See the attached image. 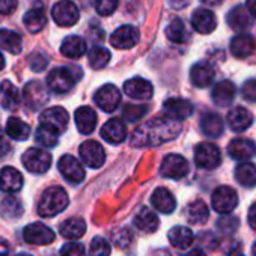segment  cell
Listing matches in <instances>:
<instances>
[{"instance_id": "cell-1", "label": "cell", "mask_w": 256, "mask_h": 256, "mask_svg": "<svg viewBox=\"0 0 256 256\" xmlns=\"http://www.w3.org/2000/svg\"><path fill=\"white\" fill-rule=\"evenodd\" d=\"M182 130V124L170 116H158L139 125L132 134V146H157L174 140Z\"/></svg>"}, {"instance_id": "cell-2", "label": "cell", "mask_w": 256, "mask_h": 256, "mask_svg": "<svg viewBox=\"0 0 256 256\" xmlns=\"http://www.w3.org/2000/svg\"><path fill=\"white\" fill-rule=\"evenodd\" d=\"M68 202L70 198L62 187H50L38 202V212L42 217H54L68 206Z\"/></svg>"}, {"instance_id": "cell-3", "label": "cell", "mask_w": 256, "mask_h": 256, "mask_svg": "<svg viewBox=\"0 0 256 256\" xmlns=\"http://www.w3.org/2000/svg\"><path fill=\"white\" fill-rule=\"evenodd\" d=\"M212 210L218 214H230L238 205V194L229 186H220L211 196Z\"/></svg>"}, {"instance_id": "cell-4", "label": "cell", "mask_w": 256, "mask_h": 256, "mask_svg": "<svg viewBox=\"0 0 256 256\" xmlns=\"http://www.w3.org/2000/svg\"><path fill=\"white\" fill-rule=\"evenodd\" d=\"M76 80L71 68H54L47 76V88L54 94H66L74 88Z\"/></svg>"}, {"instance_id": "cell-5", "label": "cell", "mask_w": 256, "mask_h": 256, "mask_svg": "<svg viewBox=\"0 0 256 256\" xmlns=\"http://www.w3.org/2000/svg\"><path fill=\"white\" fill-rule=\"evenodd\" d=\"M194 163L200 169L212 170L220 166L222 163V154L220 150L208 142H202L194 150Z\"/></svg>"}, {"instance_id": "cell-6", "label": "cell", "mask_w": 256, "mask_h": 256, "mask_svg": "<svg viewBox=\"0 0 256 256\" xmlns=\"http://www.w3.org/2000/svg\"><path fill=\"white\" fill-rule=\"evenodd\" d=\"M190 166L188 162L178 154H169L163 158L162 166H160V174L164 178L170 180H182L184 176L188 175Z\"/></svg>"}, {"instance_id": "cell-7", "label": "cell", "mask_w": 256, "mask_h": 256, "mask_svg": "<svg viewBox=\"0 0 256 256\" xmlns=\"http://www.w3.org/2000/svg\"><path fill=\"white\" fill-rule=\"evenodd\" d=\"M40 120H41V125L50 128V130H53L58 134H62L68 128L70 114L64 107H50L41 113Z\"/></svg>"}, {"instance_id": "cell-8", "label": "cell", "mask_w": 256, "mask_h": 256, "mask_svg": "<svg viewBox=\"0 0 256 256\" xmlns=\"http://www.w3.org/2000/svg\"><path fill=\"white\" fill-rule=\"evenodd\" d=\"M23 164L32 174H46L52 166V156L41 148H29L23 154Z\"/></svg>"}, {"instance_id": "cell-9", "label": "cell", "mask_w": 256, "mask_h": 256, "mask_svg": "<svg viewBox=\"0 0 256 256\" xmlns=\"http://www.w3.org/2000/svg\"><path fill=\"white\" fill-rule=\"evenodd\" d=\"M52 17L56 24L62 28H71L78 22L80 14L74 2H71V0H62V2H58L53 6Z\"/></svg>"}, {"instance_id": "cell-10", "label": "cell", "mask_w": 256, "mask_h": 256, "mask_svg": "<svg viewBox=\"0 0 256 256\" xmlns=\"http://www.w3.org/2000/svg\"><path fill=\"white\" fill-rule=\"evenodd\" d=\"M23 98L30 110H40L48 102V88L38 80H32L24 86Z\"/></svg>"}, {"instance_id": "cell-11", "label": "cell", "mask_w": 256, "mask_h": 256, "mask_svg": "<svg viewBox=\"0 0 256 256\" xmlns=\"http://www.w3.org/2000/svg\"><path fill=\"white\" fill-rule=\"evenodd\" d=\"M140 38L139 30L134 26H120L118 28L112 35H110V44L114 48L119 50H128V48H133L134 46H138Z\"/></svg>"}, {"instance_id": "cell-12", "label": "cell", "mask_w": 256, "mask_h": 256, "mask_svg": "<svg viewBox=\"0 0 256 256\" xmlns=\"http://www.w3.org/2000/svg\"><path fill=\"white\" fill-rule=\"evenodd\" d=\"M80 158L82 162L88 166V168H92V169H98L104 164L106 162V152H104V148L95 142V140H86L82 144L80 150Z\"/></svg>"}, {"instance_id": "cell-13", "label": "cell", "mask_w": 256, "mask_h": 256, "mask_svg": "<svg viewBox=\"0 0 256 256\" xmlns=\"http://www.w3.org/2000/svg\"><path fill=\"white\" fill-rule=\"evenodd\" d=\"M58 168H59V172L62 174V176L71 184H80L86 176V172H84V168L82 166V163L68 154L59 160Z\"/></svg>"}, {"instance_id": "cell-14", "label": "cell", "mask_w": 256, "mask_h": 256, "mask_svg": "<svg viewBox=\"0 0 256 256\" xmlns=\"http://www.w3.org/2000/svg\"><path fill=\"white\" fill-rule=\"evenodd\" d=\"M24 241L35 246H47L54 241V232L44 223H30L23 230Z\"/></svg>"}, {"instance_id": "cell-15", "label": "cell", "mask_w": 256, "mask_h": 256, "mask_svg": "<svg viewBox=\"0 0 256 256\" xmlns=\"http://www.w3.org/2000/svg\"><path fill=\"white\" fill-rule=\"evenodd\" d=\"M95 102L102 112L112 113L120 104V92L113 84H104L95 92Z\"/></svg>"}, {"instance_id": "cell-16", "label": "cell", "mask_w": 256, "mask_h": 256, "mask_svg": "<svg viewBox=\"0 0 256 256\" xmlns=\"http://www.w3.org/2000/svg\"><path fill=\"white\" fill-rule=\"evenodd\" d=\"M124 92L134 100H150L154 94V88H152L151 82L140 78V77H134V78H130L125 82Z\"/></svg>"}, {"instance_id": "cell-17", "label": "cell", "mask_w": 256, "mask_h": 256, "mask_svg": "<svg viewBox=\"0 0 256 256\" xmlns=\"http://www.w3.org/2000/svg\"><path fill=\"white\" fill-rule=\"evenodd\" d=\"M192 26L196 32H199L202 35H208L216 29L217 18L212 14V11L199 8V10H194V12L192 16Z\"/></svg>"}, {"instance_id": "cell-18", "label": "cell", "mask_w": 256, "mask_h": 256, "mask_svg": "<svg viewBox=\"0 0 256 256\" xmlns=\"http://www.w3.org/2000/svg\"><path fill=\"white\" fill-rule=\"evenodd\" d=\"M101 138L108 144H120L126 138V126L119 118H113L107 120L101 128Z\"/></svg>"}, {"instance_id": "cell-19", "label": "cell", "mask_w": 256, "mask_h": 256, "mask_svg": "<svg viewBox=\"0 0 256 256\" xmlns=\"http://www.w3.org/2000/svg\"><path fill=\"white\" fill-rule=\"evenodd\" d=\"M163 108L168 116L178 119V120L187 119L193 113V104L184 98H169L164 101Z\"/></svg>"}, {"instance_id": "cell-20", "label": "cell", "mask_w": 256, "mask_h": 256, "mask_svg": "<svg viewBox=\"0 0 256 256\" xmlns=\"http://www.w3.org/2000/svg\"><path fill=\"white\" fill-rule=\"evenodd\" d=\"M23 187V175L11 166H6L0 172V190L4 193H17Z\"/></svg>"}, {"instance_id": "cell-21", "label": "cell", "mask_w": 256, "mask_h": 256, "mask_svg": "<svg viewBox=\"0 0 256 256\" xmlns=\"http://www.w3.org/2000/svg\"><path fill=\"white\" fill-rule=\"evenodd\" d=\"M228 154L235 160H248L256 156V144L250 139L236 138L229 144Z\"/></svg>"}, {"instance_id": "cell-22", "label": "cell", "mask_w": 256, "mask_h": 256, "mask_svg": "<svg viewBox=\"0 0 256 256\" xmlns=\"http://www.w3.org/2000/svg\"><path fill=\"white\" fill-rule=\"evenodd\" d=\"M214 68L208 62H198L190 70V80L196 88H208L214 82Z\"/></svg>"}, {"instance_id": "cell-23", "label": "cell", "mask_w": 256, "mask_h": 256, "mask_svg": "<svg viewBox=\"0 0 256 256\" xmlns=\"http://www.w3.org/2000/svg\"><path fill=\"white\" fill-rule=\"evenodd\" d=\"M235 94H236L235 84L230 80H222V82H218L212 88L211 98H212V101H214L216 106H218V107H228L234 101Z\"/></svg>"}, {"instance_id": "cell-24", "label": "cell", "mask_w": 256, "mask_h": 256, "mask_svg": "<svg viewBox=\"0 0 256 256\" xmlns=\"http://www.w3.org/2000/svg\"><path fill=\"white\" fill-rule=\"evenodd\" d=\"M151 204L158 212H163V214H172L176 208L175 196L164 187L156 188V192L151 196Z\"/></svg>"}, {"instance_id": "cell-25", "label": "cell", "mask_w": 256, "mask_h": 256, "mask_svg": "<svg viewBox=\"0 0 256 256\" xmlns=\"http://www.w3.org/2000/svg\"><path fill=\"white\" fill-rule=\"evenodd\" d=\"M253 114L244 107H235L228 113V124L235 133H242L252 125Z\"/></svg>"}, {"instance_id": "cell-26", "label": "cell", "mask_w": 256, "mask_h": 256, "mask_svg": "<svg viewBox=\"0 0 256 256\" xmlns=\"http://www.w3.org/2000/svg\"><path fill=\"white\" fill-rule=\"evenodd\" d=\"M200 130L208 138H220L224 130V122L220 114L206 112L200 116Z\"/></svg>"}, {"instance_id": "cell-27", "label": "cell", "mask_w": 256, "mask_h": 256, "mask_svg": "<svg viewBox=\"0 0 256 256\" xmlns=\"http://www.w3.org/2000/svg\"><path fill=\"white\" fill-rule=\"evenodd\" d=\"M76 125L77 130L82 134H90L94 133L95 126H96V113L90 107H78L74 113Z\"/></svg>"}, {"instance_id": "cell-28", "label": "cell", "mask_w": 256, "mask_h": 256, "mask_svg": "<svg viewBox=\"0 0 256 256\" xmlns=\"http://www.w3.org/2000/svg\"><path fill=\"white\" fill-rule=\"evenodd\" d=\"M228 24L230 26V29L242 32L246 29H248L253 24L252 16L250 12L244 8V6H235L229 11L228 14Z\"/></svg>"}, {"instance_id": "cell-29", "label": "cell", "mask_w": 256, "mask_h": 256, "mask_svg": "<svg viewBox=\"0 0 256 256\" xmlns=\"http://www.w3.org/2000/svg\"><path fill=\"white\" fill-rule=\"evenodd\" d=\"M134 226L144 234H154L160 226V220L150 208H142L134 217Z\"/></svg>"}, {"instance_id": "cell-30", "label": "cell", "mask_w": 256, "mask_h": 256, "mask_svg": "<svg viewBox=\"0 0 256 256\" xmlns=\"http://www.w3.org/2000/svg\"><path fill=\"white\" fill-rule=\"evenodd\" d=\"M60 53L68 59H78L86 53V41L77 35L66 36L60 46Z\"/></svg>"}, {"instance_id": "cell-31", "label": "cell", "mask_w": 256, "mask_h": 256, "mask_svg": "<svg viewBox=\"0 0 256 256\" xmlns=\"http://www.w3.org/2000/svg\"><path fill=\"white\" fill-rule=\"evenodd\" d=\"M210 217V210L206 204L200 199L193 200L186 208V218L190 224H205Z\"/></svg>"}, {"instance_id": "cell-32", "label": "cell", "mask_w": 256, "mask_h": 256, "mask_svg": "<svg viewBox=\"0 0 256 256\" xmlns=\"http://www.w3.org/2000/svg\"><path fill=\"white\" fill-rule=\"evenodd\" d=\"M168 236H169L170 244L175 248H180V250L188 248L194 241V234L187 226H175V228H172L169 230Z\"/></svg>"}, {"instance_id": "cell-33", "label": "cell", "mask_w": 256, "mask_h": 256, "mask_svg": "<svg viewBox=\"0 0 256 256\" xmlns=\"http://www.w3.org/2000/svg\"><path fill=\"white\" fill-rule=\"evenodd\" d=\"M230 52L235 58L244 59L248 58L254 52V40L250 35H236L230 41Z\"/></svg>"}, {"instance_id": "cell-34", "label": "cell", "mask_w": 256, "mask_h": 256, "mask_svg": "<svg viewBox=\"0 0 256 256\" xmlns=\"http://www.w3.org/2000/svg\"><path fill=\"white\" fill-rule=\"evenodd\" d=\"M59 230H60L62 236H65L68 240H78L86 232V222L80 217H71V218H66L65 222H62Z\"/></svg>"}, {"instance_id": "cell-35", "label": "cell", "mask_w": 256, "mask_h": 256, "mask_svg": "<svg viewBox=\"0 0 256 256\" xmlns=\"http://www.w3.org/2000/svg\"><path fill=\"white\" fill-rule=\"evenodd\" d=\"M0 48L12 54H18L23 48L22 36L14 30L0 29Z\"/></svg>"}, {"instance_id": "cell-36", "label": "cell", "mask_w": 256, "mask_h": 256, "mask_svg": "<svg viewBox=\"0 0 256 256\" xmlns=\"http://www.w3.org/2000/svg\"><path fill=\"white\" fill-rule=\"evenodd\" d=\"M0 94H2V107L4 108L14 110L20 106V101H22L20 92L10 80H5L2 83V86H0Z\"/></svg>"}, {"instance_id": "cell-37", "label": "cell", "mask_w": 256, "mask_h": 256, "mask_svg": "<svg viewBox=\"0 0 256 256\" xmlns=\"http://www.w3.org/2000/svg\"><path fill=\"white\" fill-rule=\"evenodd\" d=\"M5 130L11 139L18 140V142L28 140L29 134H30V126L26 122H23L20 118H10L6 122Z\"/></svg>"}, {"instance_id": "cell-38", "label": "cell", "mask_w": 256, "mask_h": 256, "mask_svg": "<svg viewBox=\"0 0 256 256\" xmlns=\"http://www.w3.org/2000/svg\"><path fill=\"white\" fill-rule=\"evenodd\" d=\"M166 36L169 41L176 42V44H184L188 41L190 34L184 24V22L181 18H175L169 23V26L166 28Z\"/></svg>"}, {"instance_id": "cell-39", "label": "cell", "mask_w": 256, "mask_h": 256, "mask_svg": "<svg viewBox=\"0 0 256 256\" xmlns=\"http://www.w3.org/2000/svg\"><path fill=\"white\" fill-rule=\"evenodd\" d=\"M235 180L246 188L256 186V166L252 163H241L235 169Z\"/></svg>"}, {"instance_id": "cell-40", "label": "cell", "mask_w": 256, "mask_h": 256, "mask_svg": "<svg viewBox=\"0 0 256 256\" xmlns=\"http://www.w3.org/2000/svg\"><path fill=\"white\" fill-rule=\"evenodd\" d=\"M23 22H24V26H26V29H28L29 32L38 34V32H41V30L46 28V24H47V17H46V14H44L42 10L34 8V10H30V11L24 16Z\"/></svg>"}, {"instance_id": "cell-41", "label": "cell", "mask_w": 256, "mask_h": 256, "mask_svg": "<svg viewBox=\"0 0 256 256\" xmlns=\"http://www.w3.org/2000/svg\"><path fill=\"white\" fill-rule=\"evenodd\" d=\"M0 214L8 220H17L23 214V205L17 198L6 196L2 202H0Z\"/></svg>"}, {"instance_id": "cell-42", "label": "cell", "mask_w": 256, "mask_h": 256, "mask_svg": "<svg viewBox=\"0 0 256 256\" xmlns=\"http://www.w3.org/2000/svg\"><path fill=\"white\" fill-rule=\"evenodd\" d=\"M88 59H89V65L94 70H101L104 68L108 62H110V52L104 47H92L88 53Z\"/></svg>"}, {"instance_id": "cell-43", "label": "cell", "mask_w": 256, "mask_h": 256, "mask_svg": "<svg viewBox=\"0 0 256 256\" xmlns=\"http://www.w3.org/2000/svg\"><path fill=\"white\" fill-rule=\"evenodd\" d=\"M35 140L38 145H41L44 148H54L59 142V134L54 133L53 130H50V128L44 126V125H40L38 130H36Z\"/></svg>"}, {"instance_id": "cell-44", "label": "cell", "mask_w": 256, "mask_h": 256, "mask_svg": "<svg viewBox=\"0 0 256 256\" xmlns=\"http://www.w3.org/2000/svg\"><path fill=\"white\" fill-rule=\"evenodd\" d=\"M110 244L102 236H95L89 246V256H110Z\"/></svg>"}, {"instance_id": "cell-45", "label": "cell", "mask_w": 256, "mask_h": 256, "mask_svg": "<svg viewBox=\"0 0 256 256\" xmlns=\"http://www.w3.org/2000/svg\"><path fill=\"white\" fill-rule=\"evenodd\" d=\"M238 224H240V220L235 217V216H230V214H224L223 217L218 218L217 222V228L222 234L224 235H232L236 232L238 229Z\"/></svg>"}, {"instance_id": "cell-46", "label": "cell", "mask_w": 256, "mask_h": 256, "mask_svg": "<svg viewBox=\"0 0 256 256\" xmlns=\"http://www.w3.org/2000/svg\"><path fill=\"white\" fill-rule=\"evenodd\" d=\"M148 112L146 106H139V104H125L124 106V118L130 122H138Z\"/></svg>"}, {"instance_id": "cell-47", "label": "cell", "mask_w": 256, "mask_h": 256, "mask_svg": "<svg viewBox=\"0 0 256 256\" xmlns=\"http://www.w3.org/2000/svg\"><path fill=\"white\" fill-rule=\"evenodd\" d=\"M118 8V0H95V10L100 16H110Z\"/></svg>"}, {"instance_id": "cell-48", "label": "cell", "mask_w": 256, "mask_h": 256, "mask_svg": "<svg viewBox=\"0 0 256 256\" xmlns=\"http://www.w3.org/2000/svg\"><path fill=\"white\" fill-rule=\"evenodd\" d=\"M60 256H86V248L80 242H66L60 248Z\"/></svg>"}, {"instance_id": "cell-49", "label": "cell", "mask_w": 256, "mask_h": 256, "mask_svg": "<svg viewBox=\"0 0 256 256\" xmlns=\"http://www.w3.org/2000/svg\"><path fill=\"white\" fill-rule=\"evenodd\" d=\"M132 240H133V234H132L130 229H126V228H122L119 230V234H116V232L113 234V241L119 247H126L128 244L132 242Z\"/></svg>"}, {"instance_id": "cell-50", "label": "cell", "mask_w": 256, "mask_h": 256, "mask_svg": "<svg viewBox=\"0 0 256 256\" xmlns=\"http://www.w3.org/2000/svg\"><path fill=\"white\" fill-rule=\"evenodd\" d=\"M241 94L244 96V100L250 101V102H256V78H250L242 84Z\"/></svg>"}, {"instance_id": "cell-51", "label": "cell", "mask_w": 256, "mask_h": 256, "mask_svg": "<svg viewBox=\"0 0 256 256\" xmlns=\"http://www.w3.org/2000/svg\"><path fill=\"white\" fill-rule=\"evenodd\" d=\"M47 59L41 54V53H34L30 58H29V65L34 71H42L46 70L47 66Z\"/></svg>"}, {"instance_id": "cell-52", "label": "cell", "mask_w": 256, "mask_h": 256, "mask_svg": "<svg viewBox=\"0 0 256 256\" xmlns=\"http://www.w3.org/2000/svg\"><path fill=\"white\" fill-rule=\"evenodd\" d=\"M17 8V0H0V14L8 16Z\"/></svg>"}, {"instance_id": "cell-53", "label": "cell", "mask_w": 256, "mask_h": 256, "mask_svg": "<svg viewBox=\"0 0 256 256\" xmlns=\"http://www.w3.org/2000/svg\"><path fill=\"white\" fill-rule=\"evenodd\" d=\"M247 222L250 224L252 229L256 230V202L248 208V214H247Z\"/></svg>"}, {"instance_id": "cell-54", "label": "cell", "mask_w": 256, "mask_h": 256, "mask_svg": "<svg viewBox=\"0 0 256 256\" xmlns=\"http://www.w3.org/2000/svg\"><path fill=\"white\" fill-rule=\"evenodd\" d=\"M246 6H247V11L250 12V16L256 18V0H247Z\"/></svg>"}, {"instance_id": "cell-55", "label": "cell", "mask_w": 256, "mask_h": 256, "mask_svg": "<svg viewBox=\"0 0 256 256\" xmlns=\"http://www.w3.org/2000/svg\"><path fill=\"white\" fill-rule=\"evenodd\" d=\"M148 256H172V254H170V252H168L164 248H156Z\"/></svg>"}, {"instance_id": "cell-56", "label": "cell", "mask_w": 256, "mask_h": 256, "mask_svg": "<svg viewBox=\"0 0 256 256\" xmlns=\"http://www.w3.org/2000/svg\"><path fill=\"white\" fill-rule=\"evenodd\" d=\"M0 256H10V246L5 241H0Z\"/></svg>"}, {"instance_id": "cell-57", "label": "cell", "mask_w": 256, "mask_h": 256, "mask_svg": "<svg viewBox=\"0 0 256 256\" xmlns=\"http://www.w3.org/2000/svg\"><path fill=\"white\" fill-rule=\"evenodd\" d=\"M182 256H206V254H205V252L202 248H193V250H190L188 253H186Z\"/></svg>"}, {"instance_id": "cell-58", "label": "cell", "mask_w": 256, "mask_h": 256, "mask_svg": "<svg viewBox=\"0 0 256 256\" xmlns=\"http://www.w3.org/2000/svg\"><path fill=\"white\" fill-rule=\"evenodd\" d=\"M186 2H187V0H170L172 6H175V8H181V6H184V5H186Z\"/></svg>"}, {"instance_id": "cell-59", "label": "cell", "mask_w": 256, "mask_h": 256, "mask_svg": "<svg viewBox=\"0 0 256 256\" xmlns=\"http://www.w3.org/2000/svg\"><path fill=\"white\" fill-rule=\"evenodd\" d=\"M202 2L206 4V5H211V6H217V5L222 4V0H202Z\"/></svg>"}, {"instance_id": "cell-60", "label": "cell", "mask_w": 256, "mask_h": 256, "mask_svg": "<svg viewBox=\"0 0 256 256\" xmlns=\"http://www.w3.org/2000/svg\"><path fill=\"white\" fill-rule=\"evenodd\" d=\"M4 68H5V58L2 53H0V71H2Z\"/></svg>"}, {"instance_id": "cell-61", "label": "cell", "mask_w": 256, "mask_h": 256, "mask_svg": "<svg viewBox=\"0 0 256 256\" xmlns=\"http://www.w3.org/2000/svg\"><path fill=\"white\" fill-rule=\"evenodd\" d=\"M252 254L256 256V241H254V244H253V247H252Z\"/></svg>"}, {"instance_id": "cell-62", "label": "cell", "mask_w": 256, "mask_h": 256, "mask_svg": "<svg viewBox=\"0 0 256 256\" xmlns=\"http://www.w3.org/2000/svg\"><path fill=\"white\" fill-rule=\"evenodd\" d=\"M16 256H32V254H29V253H18V254H16Z\"/></svg>"}, {"instance_id": "cell-63", "label": "cell", "mask_w": 256, "mask_h": 256, "mask_svg": "<svg viewBox=\"0 0 256 256\" xmlns=\"http://www.w3.org/2000/svg\"><path fill=\"white\" fill-rule=\"evenodd\" d=\"M230 256H244V254H241V253H232Z\"/></svg>"}, {"instance_id": "cell-64", "label": "cell", "mask_w": 256, "mask_h": 256, "mask_svg": "<svg viewBox=\"0 0 256 256\" xmlns=\"http://www.w3.org/2000/svg\"><path fill=\"white\" fill-rule=\"evenodd\" d=\"M0 139H2V125H0Z\"/></svg>"}]
</instances>
